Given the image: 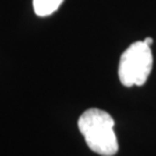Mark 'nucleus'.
Masks as SVG:
<instances>
[{
  "instance_id": "1",
  "label": "nucleus",
  "mask_w": 156,
  "mask_h": 156,
  "mask_svg": "<svg viewBox=\"0 0 156 156\" xmlns=\"http://www.w3.org/2000/svg\"><path fill=\"white\" fill-rule=\"evenodd\" d=\"M78 127L91 151L102 156H113L119 149L115 133L113 118L101 109L84 111L78 120Z\"/></svg>"
},
{
  "instance_id": "3",
  "label": "nucleus",
  "mask_w": 156,
  "mask_h": 156,
  "mask_svg": "<svg viewBox=\"0 0 156 156\" xmlns=\"http://www.w3.org/2000/svg\"><path fill=\"white\" fill-rule=\"evenodd\" d=\"M64 0H33L34 11L38 16H49L60 7Z\"/></svg>"
},
{
  "instance_id": "2",
  "label": "nucleus",
  "mask_w": 156,
  "mask_h": 156,
  "mask_svg": "<svg viewBox=\"0 0 156 156\" xmlns=\"http://www.w3.org/2000/svg\"><path fill=\"white\" fill-rule=\"evenodd\" d=\"M153 68V55L149 45L136 41L123 52L118 66L119 80L125 87L142 86Z\"/></svg>"
},
{
  "instance_id": "4",
  "label": "nucleus",
  "mask_w": 156,
  "mask_h": 156,
  "mask_svg": "<svg viewBox=\"0 0 156 156\" xmlns=\"http://www.w3.org/2000/svg\"><path fill=\"white\" fill-rule=\"evenodd\" d=\"M144 42H145L147 45H149V46H151V43H153V38H151V37H147V38L144 39Z\"/></svg>"
}]
</instances>
